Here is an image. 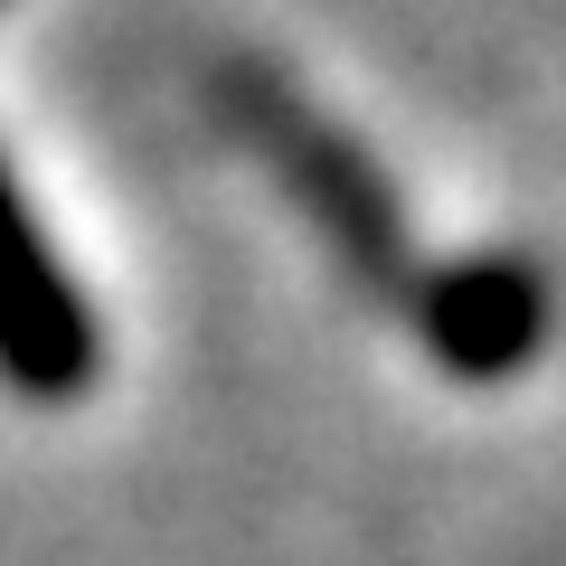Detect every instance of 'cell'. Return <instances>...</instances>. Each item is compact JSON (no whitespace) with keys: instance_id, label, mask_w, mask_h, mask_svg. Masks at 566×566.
<instances>
[{"instance_id":"6da1fadb","label":"cell","mask_w":566,"mask_h":566,"mask_svg":"<svg viewBox=\"0 0 566 566\" xmlns=\"http://www.w3.org/2000/svg\"><path fill=\"white\" fill-rule=\"evenodd\" d=\"M218 104H227V123L245 133V151L283 180V199L303 208V227L331 245V264H340L349 283H368L378 303H406V283H416V245H406V218H397L387 170L368 161L322 104L293 95L274 66H227Z\"/></svg>"},{"instance_id":"7a4b0ae2","label":"cell","mask_w":566,"mask_h":566,"mask_svg":"<svg viewBox=\"0 0 566 566\" xmlns=\"http://www.w3.org/2000/svg\"><path fill=\"white\" fill-rule=\"evenodd\" d=\"M95 378H104V322L0 161V387L20 406H76L95 397Z\"/></svg>"},{"instance_id":"3957f363","label":"cell","mask_w":566,"mask_h":566,"mask_svg":"<svg viewBox=\"0 0 566 566\" xmlns=\"http://www.w3.org/2000/svg\"><path fill=\"white\" fill-rule=\"evenodd\" d=\"M406 331L424 340V359L463 387H501L520 378L528 359L557 331V303H547V274L528 255H453V264H416L406 283Z\"/></svg>"}]
</instances>
